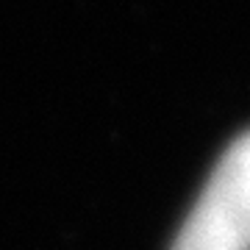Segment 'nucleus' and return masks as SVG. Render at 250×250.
<instances>
[{"mask_svg": "<svg viewBox=\"0 0 250 250\" xmlns=\"http://www.w3.org/2000/svg\"><path fill=\"white\" fill-rule=\"evenodd\" d=\"M172 250H250V131L217 161Z\"/></svg>", "mask_w": 250, "mask_h": 250, "instance_id": "nucleus-1", "label": "nucleus"}]
</instances>
